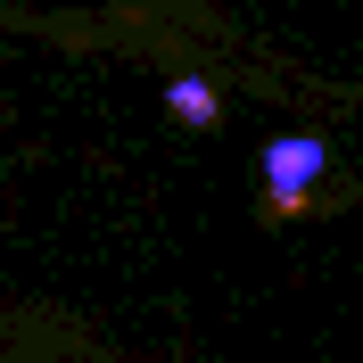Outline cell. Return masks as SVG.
Here are the masks:
<instances>
[{
	"label": "cell",
	"instance_id": "1",
	"mask_svg": "<svg viewBox=\"0 0 363 363\" xmlns=\"http://www.w3.org/2000/svg\"><path fill=\"white\" fill-rule=\"evenodd\" d=\"M314 174H322V140L314 133H281L264 149V190H272V206H297L306 190H314Z\"/></svg>",
	"mask_w": 363,
	"mask_h": 363
},
{
	"label": "cell",
	"instance_id": "2",
	"mask_svg": "<svg viewBox=\"0 0 363 363\" xmlns=\"http://www.w3.org/2000/svg\"><path fill=\"white\" fill-rule=\"evenodd\" d=\"M174 108L182 116H206V83H174Z\"/></svg>",
	"mask_w": 363,
	"mask_h": 363
}]
</instances>
